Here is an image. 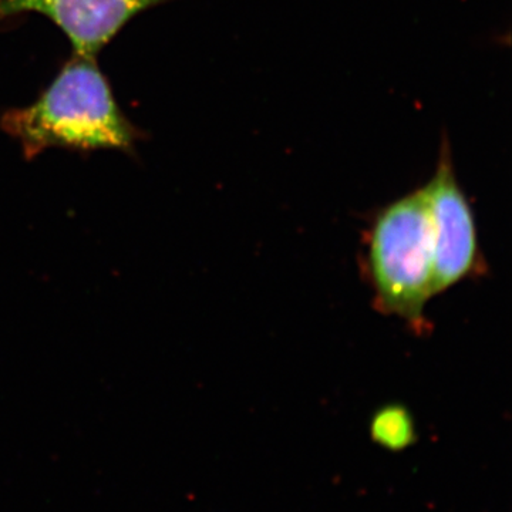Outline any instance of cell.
Wrapping results in <instances>:
<instances>
[{
	"mask_svg": "<svg viewBox=\"0 0 512 512\" xmlns=\"http://www.w3.org/2000/svg\"><path fill=\"white\" fill-rule=\"evenodd\" d=\"M0 128L18 141L28 160L49 148L133 153L141 138L96 57L80 55L64 63L35 103L5 111Z\"/></svg>",
	"mask_w": 512,
	"mask_h": 512,
	"instance_id": "1",
	"label": "cell"
},
{
	"mask_svg": "<svg viewBox=\"0 0 512 512\" xmlns=\"http://www.w3.org/2000/svg\"><path fill=\"white\" fill-rule=\"evenodd\" d=\"M360 264L377 312L403 320L416 335L430 332L426 306L434 298L433 228L424 187L370 215Z\"/></svg>",
	"mask_w": 512,
	"mask_h": 512,
	"instance_id": "2",
	"label": "cell"
},
{
	"mask_svg": "<svg viewBox=\"0 0 512 512\" xmlns=\"http://www.w3.org/2000/svg\"><path fill=\"white\" fill-rule=\"evenodd\" d=\"M433 228V295L461 282L488 275L476 214L458 183L447 138L440 148L436 171L424 185Z\"/></svg>",
	"mask_w": 512,
	"mask_h": 512,
	"instance_id": "3",
	"label": "cell"
},
{
	"mask_svg": "<svg viewBox=\"0 0 512 512\" xmlns=\"http://www.w3.org/2000/svg\"><path fill=\"white\" fill-rule=\"evenodd\" d=\"M170 0H0V20L39 13L52 20L74 55L96 57L138 13Z\"/></svg>",
	"mask_w": 512,
	"mask_h": 512,
	"instance_id": "4",
	"label": "cell"
},
{
	"mask_svg": "<svg viewBox=\"0 0 512 512\" xmlns=\"http://www.w3.org/2000/svg\"><path fill=\"white\" fill-rule=\"evenodd\" d=\"M370 437L377 446L390 451H403L417 441L416 420L402 403L379 407L370 419Z\"/></svg>",
	"mask_w": 512,
	"mask_h": 512,
	"instance_id": "5",
	"label": "cell"
}]
</instances>
